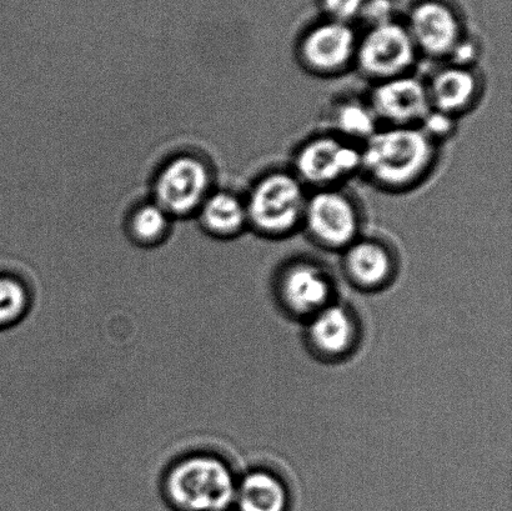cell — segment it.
I'll list each match as a JSON object with an SVG mask.
<instances>
[{
  "label": "cell",
  "instance_id": "9a60e30c",
  "mask_svg": "<svg viewBox=\"0 0 512 511\" xmlns=\"http://www.w3.org/2000/svg\"><path fill=\"white\" fill-rule=\"evenodd\" d=\"M199 212L203 228L217 238H234L249 228L244 197L229 190L210 193Z\"/></svg>",
  "mask_w": 512,
  "mask_h": 511
},
{
  "label": "cell",
  "instance_id": "5bb4252c",
  "mask_svg": "<svg viewBox=\"0 0 512 511\" xmlns=\"http://www.w3.org/2000/svg\"><path fill=\"white\" fill-rule=\"evenodd\" d=\"M358 333L353 312L344 305L329 304L310 318L308 340L315 353L333 359L353 349Z\"/></svg>",
  "mask_w": 512,
  "mask_h": 511
},
{
  "label": "cell",
  "instance_id": "7a4b0ae2",
  "mask_svg": "<svg viewBox=\"0 0 512 511\" xmlns=\"http://www.w3.org/2000/svg\"><path fill=\"white\" fill-rule=\"evenodd\" d=\"M237 479L223 459L193 454L173 464L162 490L175 511H228L235 502Z\"/></svg>",
  "mask_w": 512,
  "mask_h": 511
},
{
  "label": "cell",
  "instance_id": "2e32d148",
  "mask_svg": "<svg viewBox=\"0 0 512 511\" xmlns=\"http://www.w3.org/2000/svg\"><path fill=\"white\" fill-rule=\"evenodd\" d=\"M288 490L269 470L256 469L238 482L235 502L239 511H285Z\"/></svg>",
  "mask_w": 512,
  "mask_h": 511
},
{
  "label": "cell",
  "instance_id": "ac0fdd59",
  "mask_svg": "<svg viewBox=\"0 0 512 511\" xmlns=\"http://www.w3.org/2000/svg\"><path fill=\"white\" fill-rule=\"evenodd\" d=\"M32 299L22 280L0 274V330L17 327L28 314Z\"/></svg>",
  "mask_w": 512,
  "mask_h": 511
},
{
  "label": "cell",
  "instance_id": "52a82bcc",
  "mask_svg": "<svg viewBox=\"0 0 512 511\" xmlns=\"http://www.w3.org/2000/svg\"><path fill=\"white\" fill-rule=\"evenodd\" d=\"M358 40L351 24L325 18L301 34L296 43V58L310 74L335 77L354 68Z\"/></svg>",
  "mask_w": 512,
  "mask_h": 511
},
{
  "label": "cell",
  "instance_id": "ba28073f",
  "mask_svg": "<svg viewBox=\"0 0 512 511\" xmlns=\"http://www.w3.org/2000/svg\"><path fill=\"white\" fill-rule=\"evenodd\" d=\"M212 170L194 155H179L160 170L154 184L155 203L169 215L199 210L212 188Z\"/></svg>",
  "mask_w": 512,
  "mask_h": 511
},
{
  "label": "cell",
  "instance_id": "7402d4cb",
  "mask_svg": "<svg viewBox=\"0 0 512 511\" xmlns=\"http://www.w3.org/2000/svg\"><path fill=\"white\" fill-rule=\"evenodd\" d=\"M455 123V118L435 112V110H430V113L426 115L423 123H421L419 127L423 128L436 142L441 143V140L448 138L449 135L453 133Z\"/></svg>",
  "mask_w": 512,
  "mask_h": 511
},
{
  "label": "cell",
  "instance_id": "d6986e66",
  "mask_svg": "<svg viewBox=\"0 0 512 511\" xmlns=\"http://www.w3.org/2000/svg\"><path fill=\"white\" fill-rule=\"evenodd\" d=\"M169 217L170 215L155 202L140 205L130 215L129 233L139 244H157L168 233Z\"/></svg>",
  "mask_w": 512,
  "mask_h": 511
},
{
  "label": "cell",
  "instance_id": "9c48e42d",
  "mask_svg": "<svg viewBox=\"0 0 512 511\" xmlns=\"http://www.w3.org/2000/svg\"><path fill=\"white\" fill-rule=\"evenodd\" d=\"M405 25L419 55L445 62L466 37L459 13L443 0L416 3Z\"/></svg>",
  "mask_w": 512,
  "mask_h": 511
},
{
  "label": "cell",
  "instance_id": "5b68a950",
  "mask_svg": "<svg viewBox=\"0 0 512 511\" xmlns=\"http://www.w3.org/2000/svg\"><path fill=\"white\" fill-rule=\"evenodd\" d=\"M289 168L309 192L344 187L361 173V145L326 130L299 144Z\"/></svg>",
  "mask_w": 512,
  "mask_h": 511
},
{
  "label": "cell",
  "instance_id": "4fadbf2b",
  "mask_svg": "<svg viewBox=\"0 0 512 511\" xmlns=\"http://www.w3.org/2000/svg\"><path fill=\"white\" fill-rule=\"evenodd\" d=\"M341 254L346 278L360 289L385 287L393 280L398 269V257L393 245L375 235H360Z\"/></svg>",
  "mask_w": 512,
  "mask_h": 511
},
{
  "label": "cell",
  "instance_id": "8992f818",
  "mask_svg": "<svg viewBox=\"0 0 512 511\" xmlns=\"http://www.w3.org/2000/svg\"><path fill=\"white\" fill-rule=\"evenodd\" d=\"M420 57L405 23L371 25L359 35L354 68L373 83L411 73Z\"/></svg>",
  "mask_w": 512,
  "mask_h": 511
},
{
  "label": "cell",
  "instance_id": "277c9868",
  "mask_svg": "<svg viewBox=\"0 0 512 511\" xmlns=\"http://www.w3.org/2000/svg\"><path fill=\"white\" fill-rule=\"evenodd\" d=\"M364 208L344 187L310 190L301 230L320 248L343 252L363 235Z\"/></svg>",
  "mask_w": 512,
  "mask_h": 511
},
{
  "label": "cell",
  "instance_id": "e0dca14e",
  "mask_svg": "<svg viewBox=\"0 0 512 511\" xmlns=\"http://www.w3.org/2000/svg\"><path fill=\"white\" fill-rule=\"evenodd\" d=\"M328 119L330 132L360 145L381 127L368 99L355 97L336 100Z\"/></svg>",
  "mask_w": 512,
  "mask_h": 511
},
{
  "label": "cell",
  "instance_id": "6da1fadb",
  "mask_svg": "<svg viewBox=\"0 0 512 511\" xmlns=\"http://www.w3.org/2000/svg\"><path fill=\"white\" fill-rule=\"evenodd\" d=\"M439 157L440 143L419 125H381L361 144V174L385 192L404 193L430 177Z\"/></svg>",
  "mask_w": 512,
  "mask_h": 511
},
{
  "label": "cell",
  "instance_id": "3957f363",
  "mask_svg": "<svg viewBox=\"0 0 512 511\" xmlns=\"http://www.w3.org/2000/svg\"><path fill=\"white\" fill-rule=\"evenodd\" d=\"M308 195L290 168L266 170L244 197L249 228L265 238L290 237L301 230Z\"/></svg>",
  "mask_w": 512,
  "mask_h": 511
},
{
  "label": "cell",
  "instance_id": "8fae6325",
  "mask_svg": "<svg viewBox=\"0 0 512 511\" xmlns=\"http://www.w3.org/2000/svg\"><path fill=\"white\" fill-rule=\"evenodd\" d=\"M333 292V278L329 270L310 259L286 264L276 280L280 302L296 317L311 318L328 307Z\"/></svg>",
  "mask_w": 512,
  "mask_h": 511
},
{
  "label": "cell",
  "instance_id": "7c38bea8",
  "mask_svg": "<svg viewBox=\"0 0 512 511\" xmlns=\"http://www.w3.org/2000/svg\"><path fill=\"white\" fill-rule=\"evenodd\" d=\"M431 110L458 119L480 102L484 78L476 67L445 63L425 80Z\"/></svg>",
  "mask_w": 512,
  "mask_h": 511
},
{
  "label": "cell",
  "instance_id": "30bf717a",
  "mask_svg": "<svg viewBox=\"0 0 512 511\" xmlns=\"http://www.w3.org/2000/svg\"><path fill=\"white\" fill-rule=\"evenodd\" d=\"M368 102L380 125L416 127L430 113L425 79L413 73L374 83Z\"/></svg>",
  "mask_w": 512,
  "mask_h": 511
},
{
  "label": "cell",
  "instance_id": "ffe728a7",
  "mask_svg": "<svg viewBox=\"0 0 512 511\" xmlns=\"http://www.w3.org/2000/svg\"><path fill=\"white\" fill-rule=\"evenodd\" d=\"M366 0H321L325 18L351 24L360 18Z\"/></svg>",
  "mask_w": 512,
  "mask_h": 511
},
{
  "label": "cell",
  "instance_id": "44dd1931",
  "mask_svg": "<svg viewBox=\"0 0 512 511\" xmlns=\"http://www.w3.org/2000/svg\"><path fill=\"white\" fill-rule=\"evenodd\" d=\"M360 18L371 25L394 22L395 4L393 0H366Z\"/></svg>",
  "mask_w": 512,
  "mask_h": 511
},
{
  "label": "cell",
  "instance_id": "603a6c76",
  "mask_svg": "<svg viewBox=\"0 0 512 511\" xmlns=\"http://www.w3.org/2000/svg\"><path fill=\"white\" fill-rule=\"evenodd\" d=\"M480 53V44L466 35L458 44V47L454 49V52L451 53L446 63L461 65V67H476Z\"/></svg>",
  "mask_w": 512,
  "mask_h": 511
}]
</instances>
